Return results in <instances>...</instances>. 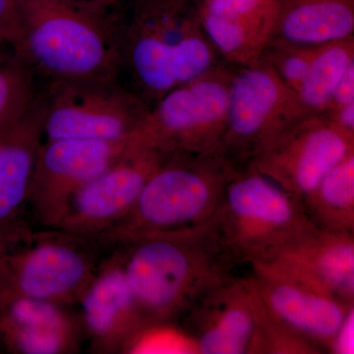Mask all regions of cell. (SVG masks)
<instances>
[{
  "instance_id": "cell-2",
  "label": "cell",
  "mask_w": 354,
  "mask_h": 354,
  "mask_svg": "<svg viewBox=\"0 0 354 354\" xmlns=\"http://www.w3.org/2000/svg\"><path fill=\"white\" fill-rule=\"evenodd\" d=\"M120 51V80L150 109L174 88L228 66L191 0L134 7L121 30Z\"/></svg>"
},
{
  "instance_id": "cell-8",
  "label": "cell",
  "mask_w": 354,
  "mask_h": 354,
  "mask_svg": "<svg viewBox=\"0 0 354 354\" xmlns=\"http://www.w3.org/2000/svg\"><path fill=\"white\" fill-rule=\"evenodd\" d=\"M44 141H125L150 108L118 78L62 81L41 86Z\"/></svg>"
},
{
  "instance_id": "cell-16",
  "label": "cell",
  "mask_w": 354,
  "mask_h": 354,
  "mask_svg": "<svg viewBox=\"0 0 354 354\" xmlns=\"http://www.w3.org/2000/svg\"><path fill=\"white\" fill-rule=\"evenodd\" d=\"M74 305L0 295V346L14 354H75L86 337Z\"/></svg>"
},
{
  "instance_id": "cell-22",
  "label": "cell",
  "mask_w": 354,
  "mask_h": 354,
  "mask_svg": "<svg viewBox=\"0 0 354 354\" xmlns=\"http://www.w3.org/2000/svg\"><path fill=\"white\" fill-rule=\"evenodd\" d=\"M354 64V37L317 48L315 55L297 92L307 114L322 113L344 72Z\"/></svg>"
},
{
  "instance_id": "cell-26",
  "label": "cell",
  "mask_w": 354,
  "mask_h": 354,
  "mask_svg": "<svg viewBox=\"0 0 354 354\" xmlns=\"http://www.w3.org/2000/svg\"><path fill=\"white\" fill-rule=\"evenodd\" d=\"M354 104V64L344 72L337 83L326 111H334L346 104Z\"/></svg>"
},
{
  "instance_id": "cell-20",
  "label": "cell",
  "mask_w": 354,
  "mask_h": 354,
  "mask_svg": "<svg viewBox=\"0 0 354 354\" xmlns=\"http://www.w3.org/2000/svg\"><path fill=\"white\" fill-rule=\"evenodd\" d=\"M354 37V0H279L272 39L322 46Z\"/></svg>"
},
{
  "instance_id": "cell-30",
  "label": "cell",
  "mask_w": 354,
  "mask_h": 354,
  "mask_svg": "<svg viewBox=\"0 0 354 354\" xmlns=\"http://www.w3.org/2000/svg\"><path fill=\"white\" fill-rule=\"evenodd\" d=\"M191 1H197V0H191Z\"/></svg>"
},
{
  "instance_id": "cell-29",
  "label": "cell",
  "mask_w": 354,
  "mask_h": 354,
  "mask_svg": "<svg viewBox=\"0 0 354 354\" xmlns=\"http://www.w3.org/2000/svg\"><path fill=\"white\" fill-rule=\"evenodd\" d=\"M160 1H164V0H133V6H134V7L145 6Z\"/></svg>"
},
{
  "instance_id": "cell-14",
  "label": "cell",
  "mask_w": 354,
  "mask_h": 354,
  "mask_svg": "<svg viewBox=\"0 0 354 354\" xmlns=\"http://www.w3.org/2000/svg\"><path fill=\"white\" fill-rule=\"evenodd\" d=\"M179 321L194 353H257V315L246 278L236 277L209 291Z\"/></svg>"
},
{
  "instance_id": "cell-10",
  "label": "cell",
  "mask_w": 354,
  "mask_h": 354,
  "mask_svg": "<svg viewBox=\"0 0 354 354\" xmlns=\"http://www.w3.org/2000/svg\"><path fill=\"white\" fill-rule=\"evenodd\" d=\"M354 152V137L324 113L307 114L279 133L249 165L302 203L319 181Z\"/></svg>"
},
{
  "instance_id": "cell-4",
  "label": "cell",
  "mask_w": 354,
  "mask_h": 354,
  "mask_svg": "<svg viewBox=\"0 0 354 354\" xmlns=\"http://www.w3.org/2000/svg\"><path fill=\"white\" fill-rule=\"evenodd\" d=\"M234 169L223 156L171 153L147 181L130 213L95 241L114 247L140 235L208 223Z\"/></svg>"
},
{
  "instance_id": "cell-7",
  "label": "cell",
  "mask_w": 354,
  "mask_h": 354,
  "mask_svg": "<svg viewBox=\"0 0 354 354\" xmlns=\"http://www.w3.org/2000/svg\"><path fill=\"white\" fill-rule=\"evenodd\" d=\"M232 71L223 67L167 93L150 109L133 141L165 153L223 156Z\"/></svg>"
},
{
  "instance_id": "cell-3",
  "label": "cell",
  "mask_w": 354,
  "mask_h": 354,
  "mask_svg": "<svg viewBox=\"0 0 354 354\" xmlns=\"http://www.w3.org/2000/svg\"><path fill=\"white\" fill-rule=\"evenodd\" d=\"M17 53L39 84L84 79H120V32L115 20L70 0H18Z\"/></svg>"
},
{
  "instance_id": "cell-23",
  "label": "cell",
  "mask_w": 354,
  "mask_h": 354,
  "mask_svg": "<svg viewBox=\"0 0 354 354\" xmlns=\"http://www.w3.org/2000/svg\"><path fill=\"white\" fill-rule=\"evenodd\" d=\"M41 86L15 48L0 50V137L31 109Z\"/></svg>"
},
{
  "instance_id": "cell-5",
  "label": "cell",
  "mask_w": 354,
  "mask_h": 354,
  "mask_svg": "<svg viewBox=\"0 0 354 354\" xmlns=\"http://www.w3.org/2000/svg\"><path fill=\"white\" fill-rule=\"evenodd\" d=\"M214 227L239 265L271 261L315 227L304 205L252 165L235 169Z\"/></svg>"
},
{
  "instance_id": "cell-12",
  "label": "cell",
  "mask_w": 354,
  "mask_h": 354,
  "mask_svg": "<svg viewBox=\"0 0 354 354\" xmlns=\"http://www.w3.org/2000/svg\"><path fill=\"white\" fill-rule=\"evenodd\" d=\"M130 140L58 139L39 148L29 194V211L44 228H57L74 195L113 165Z\"/></svg>"
},
{
  "instance_id": "cell-15",
  "label": "cell",
  "mask_w": 354,
  "mask_h": 354,
  "mask_svg": "<svg viewBox=\"0 0 354 354\" xmlns=\"http://www.w3.org/2000/svg\"><path fill=\"white\" fill-rule=\"evenodd\" d=\"M113 248L108 257L100 260L77 304L94 353H122L127 342L146 323L125 274L120 250Z\"/></svg>"
},
{
  "instance_id": "cell-1",
  "label": "cell",
  "mask_w": 354,
  "mask_h": 354,
  "mask_svg": "<svg viewBox=\"0 0 354 354\" xmlns=\"http://www.w3.org/2000/svg\"><path fill=\"white\" fill-rule=\"evenodd\" d=\"M118 247L148 323H177L203 297L236 278L239 266L213 220L196 227L140 235Z\"/></svg>"
},
{
  "instance_id": "cell-25",
  "label": "cell",
  "mask_w": 354,
  "mask_h": 354,
  "mask_svg": "<svg viewBox=\"0 0 354 354\" xmlns=\"http://www.w3.org/2000/svg\"><path fill=\"white\" fill-rule=\"evenodd\" d=\"M21 22L18 0H0V50L19 48Z\"/></svg>"
},
{
  "instance_id": "cell-11",
  "label": "cell",
  "mask_w": 354,
  "mask_h": 354,
  "mask_svg": "<svg viewBox=\"0 0 354 354\" xmlns=\"http://www.w3.org/2000/svg\"><path fill=\"white\" fill-rule=\"evenodd\" d=\"M169 155L131 139L113 165L74 195L57 228L95 241L130 213L147 181Z\"/></svg>"
},
{
  "instance_id": "cell-19",
  "label": "cell",
  "mask_w": 354,
  "mask_h": 354,
  "mask_svg": "<svg viewBox=\"0 0 354 354\" xmlns=\"http://www.w3.org/2000/svg\"><path fill=\"white\" fill-rule=\"evenodd\" d=\"M279 0H197L200 23L221 59L234 68L259 64L274 36Z\"/></svg>"
},
{
  "instance_id": "cell-18",
  "label": "cell",
  "mask_w": 354,
  "mask_h": 354,
  "mask_svg": "<svg viewBox=\"0 0 354 354\" xmlns=\"http://www.w3.org/2000/svg\"><path fill=\"white\" fill-rule=\"evenodd\" d=\"M43 91L31 109L0 137V242L32 230L28 221L32 172L44 142Z\"/></svg>"
},
{
  "instance_id": "cell-27",
  "label": "cell",
  "mask_w": 354,
  "mask_h": 354,
  "mask_svg": "<svg viewBox=\"0 0 354 354\" xmlns=\"http://www.w3.org/2000/svg\"><path fill=\"white\" fill-rule=\"evenodd\" d=\"M70 1L111 19L122 20L127 17L123 12L121 0H70Z\"/></svg>"
},
{
  "instance_id": "cell-28",
  "label": "cell",
  "mask_w": 354,
  "mask_h": 354,
  "mask_svg": "<svg viewBox=\"0 0 354 354\" xmlns=\"http://www.w3.org/2000/svg\"><path fill=\"white\" fill-rule=\"evenodd\" d=\"M339 129L354 137V104H346L334 111L323 113Z\"/></svg>"
},
{
  "instance_id": "cell-9",
  "label": "cell",
  "mask_w": 354,
  "mask_h": 354,
  "mask_svg": "<svg viewBox=\"0 0 354 354\" xmlns=\"http://www.w3.org/2000/svg\"><path fill=\"white\" fill-rule=\"evenodd\" d=\"M304 115L297 93L264 60L234 68L223 157L234 169L247 167L279 133Z\"/></svg>"
},
{
  "instance_id": "cell-6",
  "label": "cell",
  "mask_w": 354,
  "mask_h": 354,
  "mask_svg": "<svg viewBox=\"0 0 354 354\" xmlns=\"http://www.w3.org/2000/svg\"><path fill=\"white\" fill-rule=\"evenodd\" d=\"M99 244L59 228L0 242V295L78 304L99 265Z\"/></svg>"
},
{
  "instance_id": "cell-21",
  "label": "cell",
  "mask_w": 354,
  "mask_h": 354,
  "mask_svg": "<svg viewBox=\"0 0 354 354\" xmlns=\"http://www.w3.org/2000/svg\"><path fill=\"white\" fill-rule=\"evenodd\" d=\"M302 205L314 227L354 232V152L319 181Z\"/></svg>"
},
{
  "instance_id": "cell-17",
  "label": "cell",
  "mask_w": 354,
  "mask_h": 354,
  "mask_svg": "<svg viewBox=\"0 0 354 354\" xmlns=\"http://www.w3.org/2000/svg\"><path fill=\"white\" fill-rule=\"evenodd\" d=\"M258 264L354 304V232L313 227L271 261Z\"/></svg>"
},
{
  "instance_id": "cell-13",
  "label": "cell",
  "mask_w": 354,
  "mask_h": 354,
  "mask_svg": "<svg viewBox=\"0 0 354 354\" xmlns=\"http://www.w3.org/2000/svg\"><path fill=\"white\" fill-rule=\"evenodd\" d=\"M251 290L279 324L321 353H330L354 304H346L262 264L251 265Z\"/></svg>"
},
{
  "instance_id": "cell-24",
  "label": "cell",
  "mask_w": 354,
  "mask_h": 354,
  "mask_svg": "<svg viewBox=\"0 0 354 354\" xmlns=\"http://www.w3.org/2000/svg\"><path fill=\"white\" fill-rule=\"evenodd\" d=\"M317 48L318 46H301L272 39L261 59L267 62L281 80L297 93L308 73Z\"/></svg>"
}]
</instances>
